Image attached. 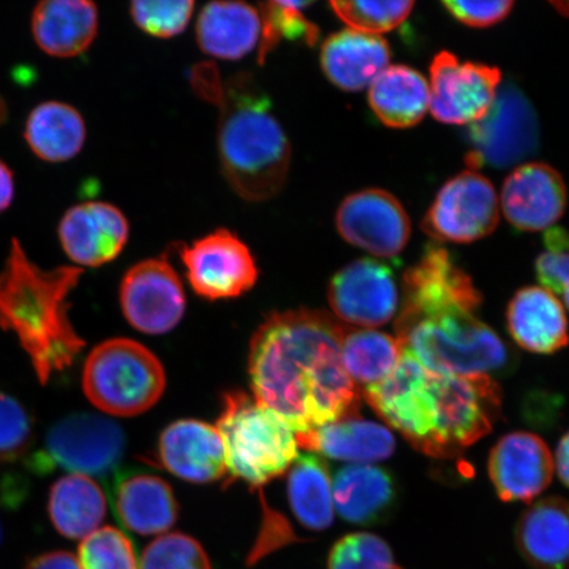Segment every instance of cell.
Wrapping results in <instances>:
<instances>
[{
    "mask_svg": "<svg viewBox=\"0 0 569 569\" xmlns=\"http://www.w3.org/2000/svg\"><path fill=\"white\" fill-rule=\"evenodd\" d=\"M97 6L88 0H47L34 7L32 36L42 52L71 59L87 52L98 33Z\"/></svg>",
    "mask_w": 569,
    "mask_h": 569,
    "instance_id": "26",
    "label": "cell"
},
{
    "mask_svg": "<svg viewBox=\"0 0 569 569\" xmlns=\"http://www.w3.org/2000/svg\"><path fill=\"white\" fill-rule=\"evenodd\" d=\"M403 348L397 338L372 329L347 327L340 355L346 372L362 388L387 379L400 362Z\"/></svg>",
    "mask_w": 569,
    "mask_h": 569,
    "instance_id": "33",
    "label": "cell"
},
{
    "mask_svg": "<svg viewBox=\"0 0 569 569\" xmlns=\"http://www.w3.org/2000/svg\"><path fill=\"white\" fill-rule=\"evenodd\" d=\"M48 515L62 537L84 539L101 528L107 515V498L94 479L70 473L53 483L48 498Z\"/></svg>",
    "mask_w": 569,
    "mask_h": 569,
    "instance_id": "31",
    "label": "cell"
},
{
    "mask_svg": "<svg viewBox=\"0 0 569 569\" xmlns=\"http://www.w3.org/2000/svg\"><path fill=\"white\" fill-rule=\"evenodd\" d=\"M390 48L380 36L358 31H340L320 48V67L332 84L356 92L371 87L389 67Z\"/></svg>",
    "mask_w": 569,
    "mask_h": 569,
    "instance_id": "24",
    "label": "cell"
},
{
    "mask_svg": "<svg viewBox=\"0 0 569 569\" xmlns=\"http://www.w3.org/2000/svg\"><path fill=\"white\" fill-rule=\"evenodd\" d=\"M188 280L206 300H230L247 293L259 279L251 251L238 234L219 229L182 247Z\"/></svg>",
    "mask_w": 569,
    "mask_h": 569,
    "instance_id": "13",
    "label": "cell"
},
{
    "mask_svg": "<svg viewBox=\"0 0 569 569\" xmlns=\"http://www.w3.org/2000/svg\"><path fill=\"white\" fill-rule=\"evenodd\" d=\"M500 209L515 229L539 232L552 229L567 208V187L557 169L545 162H526L505 180Z\"/></svg>",
    "mask_w": 569,
    "mask_h": 569,
    "instance_id": "17",
    "label": "cell"
},
{
    "mask_svg": "<svg viewBox=\"0 0 569 569\" xmlns=\"http://www.w3.org/2000/svg\"><path fill=\"white\" fill-rule=\"evenodd\" d=\"M139 569H212L203 546L187 533H166L141 553Z\"/></svg>",
    "mask_w": 569,
    "mask_h": 569,
    "instance_id": "37",
    "label": "cell"
},
{
    "mask_svg": "<svg viewBox=\"0 0 569 569\" xmlns=\"http://www.w3.org/2000/svg\"><path fill=\"white\" fill-rule=\"evenodd\" d=\"M34 421L23 403L0 390V462L17 461L30 452Z\"/></svg>",
    "mask_w": 569,
    "mask_h": 569,
    "instance_id": "39",
    "label": "cell"
},
{
    "mask_svg": "<svg viewBox=\"0 0 569 569\" xmlns=\"http://www.w3.org/2000/svg\"><path fill=\"white\" fill-rule=\"evenodd\" d=\"M337 229L347 243L381 259H395L408 246L410 219L395 196L366 189L348 196L337 212Z\"/></svg>",
    "mask_w": 569,
    "mask_h": 569,
    "instance_id": "15",
    "label": "cell"
},
{
    "mask_svg": "<svg viewBox=\"0 0 569 569\" xmlns=\"http://www.w3.org/2000/svg\"><path fill=\"white\" fill-rule=\"evenodd\" d=\"M550 448L536 433L516 431L502 437L490 451V481L503 502H530L552 481Z\"/></svg>",
    "mask_w": 569,
    "mask_h": 569,
    "instance_id": "18",
    "label": "cell"
},
{
    "mask_svg": "<svg viewBox=\"0 0 569 569\" xmlns=\"http://www.w3.org/2000/svg\"><path fill=\"white\" fill-rule=\"evenodd\" d=\"M298 446L311 453L350 465L387 460L395 453L396 439L388 427L358 416L338 419L306 433H297Z\"/></svg>",
    "mask_w": 569,
    "mask_h": 569,
    "instance_id": "25",
    "label": "cell"
},
{
    "mask_svg": "<svg viewBox=\"0 0 569 569\" xmlns=\"http://www.w3.org/2000/svg\"><path fill=\"white\" fill-rule=\"evenodd\" d=\"M261 36L260 12L241 2H212L197 23V41L206 54L240 60L253 51Z\"/></svg>",
    "mask_w": 569,
    "mask_h": 569,
    "instance_id": "28",
    "label": "cell"
},
{
    "mask_svg": "<svg viewBox=\"0 0 569 569\" xmlns=\"http://www.w3.org/2000/svg\"><path fill=\"white\" fill-rule=\"evenodd\" d=\"M0 540H2V525H0Z\"/></svg>",
    "mask_w": 569,
    "mask_h": 569,
    "instance_id": "48",
    "label": "cell"
},
{
    "mask_svg": "<svg viewBox=\"0 0 569 569\" xmlns=\"http://www.w3.org/2000/svg\"><path fill=\"white\" fill-rule=\"evenodd\" d=\"M77 559L81 569H139L131 539L112 526L82 539Z\"/></svg>",
    "mask_w": 569,
    "mask_h": 569,
    "instance_id": "36",
    "label": "cell"
},
{
    "mask_svg": "<svg viewBox=\"0 0 569 569\" xmlns=\"http://www.w3.org/2000/svg\"><path fill=\"white\" fill-rule=\"evenodd\" d=\"M557 7V10L560 13H565L566 17H569V3H553Z\"/></svg>",
    "mask_w": 569,
    "mask_h": 569,
    "instance_id": "46",
    "label": "cell"
},
{
    "mask_svg": "<svg viewBox=\"0 0 569 569\" xmlns=\"http://www.w3.org/2000/svg\"><path fill=\"white\" fill-rule=\"evenodd\" d=\"M361 393L382 421L433 459H452L478 443L502 411L493 377L431 372L405 350L395 371Z\"/></svg>",
    "mask_w": 569,
    "mask_h": 569,
    "instance_id": "2",
    "label": "cell"
},
{
    "mask_svg": "<svg viewBox=\"0 0 569 569\" xmlns=\"http://www.w3.org/2000/svg\"><path fill=\"white\" fill-rule=\"evenodd\" d=\"M113 509L127 530L144 537L169 531L178 518L172 488L159 476L149 473H133L120 479Z\"/></svg>",
    "mask_w": 569,
    "mask_h": 569,
    "instance_id": "27",
    "label": "cell"
},
{
    "mask_svg": "<svg viewBox=\"0 0 569 569\" xmlns=\"http://www.w3.org/2000/svg\"><path fill=\"white\" fill-rule=\"evenodd\" d=\"M545 248L536 262L538 280L542 288L561 296L569 284V232L560 227L547 230Z\"/></svg>",
    "mask_w": 569,
    "mask_h": 569,
    "instance_id": "41",
    "label": "cell"
},
{
    "mask_svg": "<svg viewBox=\"0 0 569 569\" xmlns=\"http://www.w3.org/2000/svg\"><path fill=\"white\" fill-rule=\"evenodd\" d=\"M553 467L557 468L560 481L569 488V432L559 442L553 458Z\"/></svg>",
    "mask_w": 569,
    "mask_h": 569,
    "instance_id": "45",
    "label": "cell"
},
{
    "mask_svg": "<svg viewBox=\"0 0 569 569\" xmlns=\"http://www.w3.org/2000/svg\"><path fill=\"white\" fill-rule=\"evenodd\" d=\"M84 395L94 407L113 417H137L160 401L167 376L158 356L138 341H103L84 362Z\"/></svg>",
    "mask_w": 569,
    "mask_h": 569,
    "instance_id": "7",
    "label": "cell"
},
{
    "mask_svg": "<svg viewBox=\"0 0 569 569\" xmlns=\"http://www.w3.org/2000/svg\"><path fill=\"white\" fill-rule=\"evenodd\" d=\"M159 459L167 471L188 482L209 483L227 473L217 427L197 419H181L162 431Z\"/></svg>",
    "mask_w": 569,
    "mask_h": 569,
    "instance_id": "20",
    "label": "cell"
},
{
    "mask_svg": "<svg viewBox=\"0 0 569 569\" xmlns=\"http://www.w3.org/2000/svg\"><path fill=\"white\" fill-rule=\"evenodd\" d=\"M397 340L431 372L505 376L516 355L475 312L451 310L396 325Z\"/></svg>",
    "mask_w": 569,
    "mask_h": 569,
    "instance_id": "5",
    "label": "cell"
},
{
    "mask_svg": "<svg viewBox=\"0 0 569 569\" xmlns=\"http://www.w3.org/2000/svg\"><path fill=\"white\" fill-rule=\"evenodd\" d=\"M446 10L460 21V23L486 28L500 23L513 10L515 2L501 0V2H443Z\"/></svg>",
    "mask_w": 569,
    "mask_h": 569,
    "instance_id": "42",
    "label": "cell"
},
{
    "mask_svg": "<svg viewBox=\"0 0 569 569\" xmlns=\"http://www.w3.org/2000/svg\"><path fill=\"white\" fill-rule=\"evenodd\" d=\"M206 101L219 107L218 152L231 189L248 202H266L287 183L291 147L272 102L252 74L220 82Z\"/></svg>",
    "mask_w": 569,
    "mask_h": 569,
    "instance_id": "4",
    "label": "cell"
},
{
    "mask_svg": "<svg viewBox=\"0 0 569 569\" xmlns=\"http://www.w3.org/2000/svg\"><path fill=\"white\" fill-rule=\"evenodd\" d=\"M124 451L126 436L119 425L92 412H76L48 430L44 443L28 465L36 475L62 469L104 479L117 471Z\"/></svg>",
    "mask_w": 569,
    "mask_h": 569,
    "instance_id": "8",
    "label": "cell"
},
{
    "mask_svg": "<svg viewBox=\"0 0 569 569\" xmlns=\"http://www.w3.org/2000/svg\"><path fill=\"white\" fill-rule=\"evenodd\" d=\"M26 569H81L78 559L68 551H49L28 561Z\"/></svg>",
    "mask_w": 569,
    "mask_h": 569,
    "instance_id": "43",
    "label": "cell"
},
{
    "mask_svg": "<svg viewBox=\"0 0 569 569\" xmlns=\"http://www.w3.org/2000/svg\"><path fill=\"white\" fill-rule=\"evenodd\" d=\"M24 139L42 161L59 163L74 159L87 141V124L73 106L48 101L34 107L26 120Z\"/></svg>",
    "mask_w": 569,
    "mask_h": 569,
    "instance_id": "30",
    "label": "cell"
},
{
    "mask_svg": "<svg viewBox=\"0 0 569 569\" xmlns=\"http://www.w3.org/2000/svg\"><path fill=\"white\" fill-rule=\"evenodd\" d=\"M120 305L133 329L161 336L181 322L187 298L174 268L166 260L148 259L128 269L120 283Z\"/></svg>",
    "mask_w": 569,
    "mask_h": 569,
    "instance_id": "14",
    "label": "cell"
},
{
    "mask_svg": "<svg viewBox=\"0 0 569 569\" xmlns=\"http://www.w3.org/2000/svg\"><path fill=\"white\" fill-rule=\"evenodd\" d=\"M402 303L396 325L451 310L476 312L482 297L447 249L431 246L402 279Z\"/></svg>",
    "mask_w": 569,
    "mask_h": 569,
    "instance_id": "11",
    "label": "cell"
},
{
    "mask_svg": "<svg viewBox=\"0 0 569 569\" xmlns=\"http://www.w3.org/2000/svg\"><path fill=\"white\" fill-rule=\"evenodd\" d=\"M310 6L305 2H268L260 4L261 36L259 41V63L283 41L303 42L315 47L320 31L303 16L302 9Z\"/></svg>",
    "mask_w": 569,
    "mask_h": 569,
    "instance_id": "34",
    "label": "cell"
},
{
    "mask_svg": "<svg viewBox=\"0 0 569 569\" xmlns=\"http://www.w3.org/2000/svg\"><path fill=\"white\" fill-rule=\"evenodd\" d=\"M368 101L382 124L415 127L430 110L429 82L416 69L389 66L371 84Z\"/></svg>",
    "mask_w": 569,
    "mask_h": 569,
    "instance_id": "29",
    "label": "cell"
},
{
    "mask_svg": "<svg viewBox=\"0 0 569 569\" xmlns=\"http://www.w3.org/2000/svg\"><path fill=\"white\" fill-rule=\"evenodd\" d=\"M539 123L528 97L515 84H503L487 116L468 128L469 170L505 169L521 163L537 152Z\"/></svg>",
    "mask_w": 569,
    "mask_h": 569,
    "instance_id": "9",
    "label": "cell"
},
{
    "mask_svg": "<svg viewBox=\"0 0 569 569\" xmlns=\"http://www.w3.org/2000/svg\"><path fill=\"white\" fill-rule=\"evenodd\" d=\"M501 71L486 63L461 62L439 52L430 66V111L446 124H473L487 116L501 87Z\"/></svg>",
    "mask_w": 569,
    "mask_h": 569,
    "instance_id": "12",
    "label": "cell"
},
{
    "mask_svg": "<svg viewBox=\"0 0 569 569\" xmlns=\"http://www.w3.org/2000/svg\"><path fill=\"white\" fill-rule=\"evenodd\" d=\"M16 198V177L7 163L0 159V213L10 209Z\"/></svg>",
    "mask_w": 569,
    "mask_h": 569,
    "instance_id": "44",
    "label": "cell"
},
{
    "mask_svg": "<svg viewBox=\"0 0 569 569\" xmlns=\"http://www.w3.org/2000/svg\"><path fill=\"white\" fill-rule=\"evenodd\" d=\"M395 553L381 537L367 531L347 533L331 547L327 569H393Z\"/></svg>",
    "mask_w": 569,
    "mask_h": 569,
    "instance_id": "35",
    "label": "cell"
},
{
    "mask_svg": "<svg viewBox=\"0 0 569 569\" xmlns=\"http://www.w3.org/2000/svg\"><path fill=\"white\" fill-rule=\"evenodd\" d=\"M336 16L350 27V30L380 36L396 30L408 19L412 2H331Z\"/></svg>",
    "mask_w": 569,
    "mask_h": 569,
    "instance_id": "38",
    "label": "cell"
},
{
    "mask_svg": "<svg viewBox=\"0 0 569 569\" xmlns=\"http://www.w3.org/2000/svg\"><path fill=\"white\" fill-rule=\"evenodd\" d=\"M82 274L77 267L40 268L18 239L0 270V329L19 340L42 386L73 366L84 347L68 302Z\"/></svg>",
    "mask_w": 569,
    "mask_h": 569,
    "instance_id": "3",
    "label": "cell"
},
{
    "mask_svg": "<svg viewBox=\"0 0 569 569\" xmlns=\"http://www.w3.org/2000/svg\"><path fill=\"white\" fill-rule=\"evenodd\" d=\"M194 2L180 0H147L133 2L131 18L141 31L154 38L168 39L180 34L193 16Z\"/></svg>",
    "mask_w": 569,
    "mask_h": 569,
    "instance_id": "40",
    "label": "cell"
},
{
    "mask_svg": "<svg viewBox=\"0 0 569 569\" xmlns=\"http://www.w3.org/2000/svg\"><path fill=\"white\" fill-rule=\"evenodd\" d=\"M329 302L340 322L362 329L387 325L400 305L393 270L373 259L355 260L333 274Z\"/></svg>",
    "mask_w": 569,
    "mask_h": 569,
    "instance_id": "16",
    "label": "cell"
},
{
    "mask_svg": "<svg viewBox=\"0 0 569 569\" xmlns=\"http://www.w3.org/2000/svg\"><path fill=\"white\" fill-rule=\"evenodd\" d=\"M57 232L71 261L98 268L122 253L130 238V223L117 206L91 201L76 204L63 213Z\"/></svg>",
    "mask_w": 569,
    "mask_h": 569,
    "instance_id": "19",
    "label": "cell"
},
{
    "mask_svg": "<svg viewBox=\"0 0 569 569\" xmlns=\"http://www.w3.org/2000/svg\"><path fill=\"white\" fill-rule=\"evenodd\" d=\"M500 212L492 182L468 169L443 184L421 227L438 243H473L496 230Z\"/></svg>",
    "mask_w": 569,
    "mask_h": 569,
    "instance_id": "10",
    "label": "cell"
},
{
    "mask_svg": "<svg viewBox=\"0 0 569 569\" xmlns=\"http://www.w3.org/2000/svg\"><path fill=\"white\" fill-rule=\"evenodd\" d=\"M345 323L325 311L273 312L249 347L253 398L296 433L358 416L360 390L341 362Z\"/></svg>",
    "mask_w": 569,
    "mask_h": 569,
    "instance_id": "1",
    "label": "cell"
},
{
    "mask_svg": "<svg viewBox=\"0 0 569 569\" xmlns=\"http://www.w3.org/2000/svg\"><path fill=\"white\" fill-rule=\"evenodd\" d=\"M333 508L346 522L386 523L400 505V487L387 468L373 465L341 467L332 478Z\"/></svg>",
    "mask_w": 569,
    "mask_h": 569,
    "instance_id": "21",
    "label": "cell"
},
{
    "mask_svg": "<svg viewBox=\"0 0 569 569\" xmlns=\"http://www.w3.org/2000/svg\"><path fill=\"white\" fill-rule=\"evenodd\" d=\"M561 296H563V298H565V302H566L567 308H568V310H569V284H568V287L566 288V290L563 291V295H561Z\"/></svg>",
    "mask_w": 569,
    "mask_h": 569,
    "instance_id": "47",
    "label": "cell"
},
{
    "mask_svg": "<svg viewBox=\"0 0 569 569\" xmlns=\"http://www.w3.org/2000/svg\"><path fill=\"white\" fill-rule=\"evenodd\" d=\"M217 430L222 438L227 472L261 487L288 472L297 460V433L274 411L241 391L224 395Z\"/></svg>",
    "mask_w": 569,
    "mask_h": 569,
    "instance_id": "6",
    "label": "cell"
},
{
    "mask_svg": "<svg viewBox=\"0 0 569 569\" xmlns=\"http://www.w3.org/2000/svg\"><path fill=\"white\" fill-rule=\"evenodd\" d=\"M393 569H403V568L400 566H396Z\"/></svg>",
    "mask_w": 569,
    "mask_h": 569,
    "instance_id": "49",
    "label": "cell"
},
{
    "mask_svg": "<svg viewBox=\"0 0 569 569\" xmlns=\"http://www.w3.org/2000/svg\"><path fill=\"white\" fill-rule=\"evenodd\" d=\"M519 555L533 569H569V500L540 498L516 526Z\"/></svg>",
    "mask_w": 569,
    "mask_h": 569,
    "instance_id": "23",
    "label": "cell"
},
{
    "mask_svg": "<svg viewBox=\"0 0 569 569\" xmlns=\"http://www.w3.org/2000/svg\"><path fill=\"white\" fill-rule=\"evenodd\" d=\"M288 500L297 521L305 529L331 528L336 508L329 467L316 453L298 457L288 471Z\"/></svg>",
    "mask_w": 569,
    "mask_h": 569,
    "instance_id": "32",
    "label": "cell"
},
{
    "mask_svg": "<svg viewBox=\"0 0 569 569\" xmlns=\"http://www.w3.org/2000/svg\"><path fill=\"white\" fill-rule=\"evenodd\" d=\"M507 323L517 346L532 353L551 355L569 343L563 305L542 287L517 291L508 306Z\"/></svg>",
    "mask_w": 569,
    "mask_h": 569,
    "instance_id": "22",
    "label": "cell"
}]
</instances>
